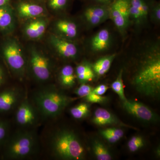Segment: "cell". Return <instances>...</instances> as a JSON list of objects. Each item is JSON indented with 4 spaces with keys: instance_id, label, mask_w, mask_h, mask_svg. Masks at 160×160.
Returning <instances> with one entry per match:
<instances>
[{
    "instance_id": "obj_28",
    "label": "cell",
    "mask_w": 160,
    "mask_h": 160,
    "mask_svg": "<svg viewBox=\"0 0 160 160\" xmlns=\"http://www.w3.org/2000/svg\"><path fill=\"white\" fill-rule=\"evenodd\" d=\"M144 146V140L141 137L138 136L131 138L127 144L128 149L132 152L137 151Z\"/></svg>"
},
{
    "instance_id": "obj_14",
    "label": "cell",
    "mask_w": 160,
    "mask_h": 160,
    "mask_svg": "<svg viewBox=\"0 0 160 160\" xmlns=\"http://www.w3.org/2000/svg\"><path fill=\"white\" fill-rule=\"evenodd\" d=\"M130 16L136 20L144 18L147 16L149 6L145 0H129Z\"/></svg>"
},
{
    "instance_id": "obj_34",
    "label": "cell",
    "mask_w": 160,
    "mask_h": 160,
    "mask_svg": "<svg viewBox=\"0 0 160 160\" xmlns=\"http://www.w3.org/2000/svg\"><path fill=\"white\" fill-rule=\"evenodd\" d=\"M93 1L102 5H107L111 3L112 2H113L114 0H93Z\"/></svg>"
},
{
    "instance_id": "obj_31",
    "label": "cell",
    "mask_w": 160,
    "mask_h": 160,
    "mask_svg": "<svg viewBox=\"0 0 160 160\" xmlns=\"http://www.w3.org/2000/svg\"><path fill=\"white\" fill-rule=\"evenodd\" d=\"M68 0H49V5L52 9L57 10L62 9L67 4Z\"/></svg>"
},
{
    "instance_id": "obj_1",
    "label": "cell",
    "mask_w": 160,
    "mask_h": 160,
    "mask_svg": "<svg viewBox=\"0 0 160 160\" xmlns=\"http://www.w3.org/2000/svg\"><path fill=\"white\" fill-rule=\"evenodd\" d=\"M47 147L51 156L62 160H80L85 157V149L77 133L72 130L57 129L49 134Z\"/></svg>"
},
{
    "instance_id": "obj_15",
    "label": "cell",
    "mask_w": 160,
    "mask_h": 160,
    "mask_svg": "<svg viewBox=\"0 0 160 160\" xmlns=\"http://www.w3.org/2000/svg\"><path fill=\"white\" fill-rule=\"evenodd\" d=\"M18 12L21 17H38L42 14L44 10L42 6L29 3H22L18 7Z\"/></svg>"
},
{
    "instance_id": "obj_9",
    "label": "cell",
    "mask_w": 160,
    "mask_h": 160,
    "mask_svg": "<svg viewBox=\"0 0 160 160\" xmlns=\"http://www.w3.org/2000/svg\"><path fill=\"white\" fill-rule=\"evenodd\" d=\"M122 103L125 110L139 119L149 122L156 121L157 116L155 113L143 103L128 99Z\"/></svg>"
},
{
    "instance_id": "obj_11",
    "label": "cell",
    "mask_w": 160,
    "mask_h": 160,
    "mask_svg": "<svg viewBox=\"0 0 160 160\" xmlns=\"http://www.w3.org/2000/svg\"><path fill=\"white\" fill-rule=\"evenodd\" d=\"M92 122L99 126L124 125L115 116L103 108H98L95 111Z\"/></svg>"
},
{
    "instance_id": "obj_33",
    "label": "cell",
    "mask_w": 160,
    "mask_h": 160,
    "mask_svg": "<svg viewBox=\"0 0 160 160\" xmlns=\"http://www.w3.org/2000/svg\"><path fill=\"white\" fill-rule=\"evenodd\" d=\"M154 13L155 14L156 18L158 20L160 19V8L159 4H158L154 8Z\"/></svg>"
},
{
    "instance_id": "obj_23",
    "label": "cell",
    "mask_w": 160,
    "mask_h": 160,
    "mask_svg": "<svg viewBox=\"0 0 160 160\" xmlns=\"http://www.w3.org/2000/svg\"><path fill=\"white\" fill-rule=\"evenodd\" d=\"M92 149L96 157L99 160H110L112 157L106 146L98 141H95L92 144Z\"/></svg>"
},
{
    "instance_id": "obj_30",
    "label": "cell",
    "mask_w": 160,
    "mask_h": 160,
    "mask_svg": "<svg viewBox=\"0 0 160 160\" xmlns=\"http://www.w3.org/2000/svg\"><path fill=\"white\" fill-rule=\"evenodd\" d=\"M84 98L87 102L93 103H102L105 102L106 99V98L105 97L95 94L92 92Z\"/></svg>"
},
{
    "instance_id": "obj_6",
    "label": "cell",
    "mask_w": 160,
    "mask_h": 160,
    "mask_svg": "<svg viewBox=\"0 0 160 160\" xmlns=\"http://www.w3.org/2000/svg\"><path fill=\"white\" fill-rule=\"evenodd\" d=\"M4 57L12 69L19 74H22L25 70L26 61L18 45L15 42H11L5 46Z\"/></svg>"
},
{
    "instance_id": "obj_35",
    "label": "cell",
    "mask_w": 160,
    "mask_h": 160,
    "mask_svg": "<svg viewBox=\"0 0 160 160\" xmlns=\"http://www.w3.org/2000/svg\"><path fill=\"white\" fill-rule=\"evenodd\" d=\"M9 1V0H0V7L5 5Z\"/></svg>"
},
{
    "instance_id": "obj_3",
    "label": "cell",
    "mask_w": 160,
    "mask_h": 160,
    "mask_svg": "<svg viewBox=\"0 0 160 160\" xmlns=\"http://www.w3.org/2000/svg\"><path fill=\"white\" fill-rule=\"evenodd\" d=\"M32 99L42 117L47 119L59 115L72 101L71 98L52 86L37 90Z\"/></svg>"
},
{
    "instance_id": "obj_12",
    "label": "cell",
    "mask_w": 160,
    "mask_h": 160,
    "mask_svg": "<svg viewBox=\"0 0 160 160\" xmlns=\"http://www.w3.org/2000/svg\"><path fill=\"white\" fill-rule=\"evenodd\" d=\"M52 42L61 55L67 58H74L78 50L74 44L57 36L52 37Z\"/></svg>"
},
{
    "instance_id": "obj_4",
    "label": "cell",
    "mask_w": 160,
    "mask_h": 160,
    "mask_svg": "<svg viewBox=\"0 0 160 160\" xmlns=\"http://www.w3.org/2000/svg\"><path fill=\"white\" fill-rule=\"evenodd\" d=\"M132 84L141 94L156 97L160 92V59L155 57L146 60L135 76Z\"/></svg>"
},
{
    "instance_id": "obj_13",
    "label": "cell",
    "mask_w": 160,
    "mask_h": 160,
    "mask_svg": "<svg viewBox=\"0 0 160 160\" xmlns=\"http://www.w3.org/2000/svg\"><path fill=\"white\" fill-rule=\"evenodd\" d=\"M107 9L104 6H92L88 7L85 11V17L88 22L93 25L103 22L107 16Z\"/></svg>"
},
{
    "instance_id": "obj_10",
    "label": "cell",
    "mask_w": 160,
    "mask_h": 160,
    "mask_svg": "<svg viewBox=\"0 0 160 160\" xmlns=\"http://www.w3.org/2000/svg\"><path fill=\"white\" fill-rule=\"evenodd\" d=\"M22 93L16 88L6 89L0 92V112H8L17 107L22 99Z\"/></svg>"
},
{
    "instance_id": "obj_2",
    "label": "cell",
    "mask_w": 160,
    "mask_h": 160,
    "mask_svg": "<svg viewBox=\"0 0 160 160\" xmlns=\"http://www.w3.org/2000/svg\"><path fill=\"white\" fill-rule=\"evenodd\" d=\"M3 147L7 158L19 160L30 157L38 149L37 134L34 129H21L9 135Z\"/></svg>"
},
{
    "instance_id": "obj_16",
    "label": "cell",
    "mask_w": 160,
    "mask_h": 160,
    "mask_svg": "<svg viewBox=\"0 0 160 160\" xmlns=\"http://www.w3.org/2000/svg\"><path fill=\"white\" fill-rule=\"evenodd\" d=\"M110 41L109 32L106 29H102L96 35L92 41V46L95 51L105 50L109 46Z\"/></svg>"
},
{
    "instance_id": "obj_21",
    "label": "cell",
    "mask_w": 160,
    "mask_h": 160,
    "mask_svg": "<svg viewBox=\"0 0 160 160\" xmlns=\"http://www.w3.org/2000/svg\"><path fill=\"white\" fill-rule=\"evenodd\" d=\"M56 26L58 30L68 37L74 38L77 34V27L72 22L61 20L58 22Z\"/></svg>"
},
{
    "instance_id": "obj_18",
    "label": "cell",
    "mask_w": 160,
    "mask_h": 160,
    "mask_svg": "<svg viewBox=\"0 0 160 160\" xmlns=\"http://www.w3.org/2000/svg\"><path fill=\"white\" fill-rule=\"evenodd\" d=\"M60 82L65 88H70L75 83V75L72 66L67 65L63 67L60 73Z\"/></svg>"
},
{
    "instance_id": "obj_22",
    "label": "cell",
    "mask_w": 160,
    "mask_h": 160,
    "mask_svg": "<svg viewBox=\"0 0 160 160\" xmlns=\"http://www.w3.org/2000/svg\"><path fill=\"white\" fill-rule=\"evenodd\" d=\"M100 133L108 142L114 143L119 141L123 137L124 132L122 129L110 128L102 130Z\"/></svg>"
},
{
    "instance_id": "obj_25",
    "label": "cell",
    "mask_w": 160,
    "mask_h": 160,
    "mask_svg": "<svg viewBox=\"0 0 160 160\" xmlns=\"http://www.w3.org/2000/svg\"><path fill=\"white\" fill-rule=\"evenodd\" d=\"M122 73V70H121L116 79L112 84L111 88L113 91L118 95L122 102H123L126 101L127 99L125 95Z\"/></svg>"
},
{
    "instance_id": "obj_36",
    "label": "cell",
    "mask_w": 160,
    "mask_h": 160,
    "mask_svg": "<svg viewBox=\"0 0 160 160\" xmlns=\"http://www.w3.org/2000/svg\"><path fill=\"white\" fill-rule=\"evenodd\" d=\"M3 80V76L2 72V70L0 69V85L2 83Z\"/></svg>"
},
{
    "instance_id": "obj_5",
    "label": "cell",
    "mask_w": 160,
    "mask_h": 160,
    "mask_svg": "<svg viewBox=\"0 0 160 160\" xmlns=\"http://www.w3.org/2000/svg\"><path fill=\"white\" fill-rule=\"evenodd\" d=\"M41 118L42 117L37 107L28 99L23 98L16 108L15 122L21 129H34Z\"/></svg>"
},
{
    "instance_id": "obj_17",
    "label": "cell",
    "mask_w": 160,
    "mask_h": 160,
    "mask_svg": "<svg viewBox=\"0 0 160 160\" xmlns=\"http://www.w3.org/2000/svg\"><path fill=\"white\" fill-rule=\"evenodd\" d=\"M46 29V23L43 20H35L26 26L25 31L27 36L31 38L41 37Z\"/></svg>"
},
{
    "instance_id": "obj_26",
    "label": "cell",
    "mask_w": 160,
    "mask_h": 160,
    "mask_svg": "<svg viewBox=\"0 0 160 160\" xmlns=\"http://www.w3.org/2000/svg\"><path fill=\"white\" fill-rule=\"evenodd\" d=\"M12 22L11 12L7 9L0 8V28L5 29L9 28Z\"/></svg>"
},
{
    "instance_id": "obj_27",
    "label": "cell",
    "mask_w": 160,
    "mask_h": 160,
    "mask_svg": "<svg viewBox=\"0 0 160 160\" xmlns=\"http://www.w3.org/2000/svg\"><path fill=\"white\" fill-rule=\"evenodd\" d=\"M9 135V123L0 118V148L4 146Z\"/></svg>"
},
{
    "instance_id": "obj_29",
    "label": "cell",
    "mask_w": 160,
    "mask_h": 160,
    "mask_svg": "<svg viewBox=\"0 0 160 160\" xmlns=\"http://www.w3.org/2000/svg\"><path fill=\"white\" fill-rule=\"evenodd\" d=\"M93 89V88L89 85L83 83L75 90L74 92L79 97L85 98L92 92Z\"/></svg>"
},
{
    "instance_id": "obj_24",
    "label": "cell",
    "mask_w": 160,
    "mask_h": 160,
    "mask_svg": "<svg viewBox=\"0 0 160 160\" xmlns=\"http://www.w3.org/2000/svg\"><path fill=\"white\" fill-rule=\"evenodd\" d=\"M89 112V106L86 103H82L72 107L70 110L72 116L76 119H82L86 117Z\"/></svg>"
},
{
    "instance_id": "obj_20",
    "label": "cell",
    "mask_w": 160,
    "mask_h": 160,
    "mask_svg": "<svg viewBox=\"0 0 160 160\" xmlns=\"http://www.w3.org/2000/svg\"><path fill=\"white\" fill-rule=\"evenodd\" d=\"M77 77L80 82L84 83L93 79L94 71L88 64H82L76 68Z\"/></svg>"
},
{
    "instance_id": "obj_19",
    "label": "cell",
    "mask_w": 160,
    "mask_h": 160,
    "mask_svg": "<svg viewBox=\"0 0 160 160\" xmlns=\"http://www.w3.org/2000/svg\"><path fill=\"white\" fill-rule=\"evenodd\" d=\"M115 54L101 58L92 66V69L98 75L102 76L109 71Z\"/></svg>"
},
{
    "instance_id": "obj_8",
    "label": "cell",
    "mask_w": 160,
    "mask_h": 160,
    "mask_svg": "<svg viewBox=\"0 0 160 160\" xmlns=\"http://www.w3.org/2000/svg\"><path fill=\"white\" fill-rule=\"evenodd\" d=\"M32 70L36 78L46 82L50 77L51 70L48 59L38 52L32 50L30 60Z\"/></svg>"
},
{
    "instance_id": "obj_7",
    "label": "cell",
    "mask_w": 160,
    "mask_h": 160,
    "mask_svg": "<svg viewBox=\"0 0 160 160\" xmlns=\"http://www.w3.org/2000/svg\"><path fill=\"white\" fill-rule=\"evenodd\" d=\"M109 14L115 25L119 29L126 28L129 23V0H114L109 7Z\"/></svg>"
},
{
    "instance_id": "obj_32",
    "label": "cell",
    "mask_w": 160,
    "mask_h": 160,
    "mask_svg": "<svg viewBox=\"0 0 160 160\" xmlns=\"http://www.w3.org/2000/svg\"><path fill=\"white\" fill-rule=\"evenodd\" d=\"M108 87L105 85H101L93 89L92 92L100 96H103L108 90Z\"/></svg>"
}]
</instances>
